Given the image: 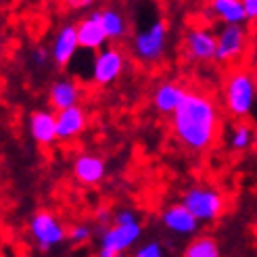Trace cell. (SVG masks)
<instances>
[{"mask_svg":"<svg viewBox=\"0 0 257 257\" xmlns=\"http://www.w3.org/2000/svg\"><path fill=\"white\" fill-rule=\"evenodd\" d=\"M172 115V132L188 151H207L220 132V113L215 100L197 90H186Z\"/></svg>","mask_w":257,"mask_h":257,"instance_id":"1","label":"cell"},{"mask_svg":"<svg viewBox=\"0 0 257 257\" xmlns=\"http://www.w3.org/2000/svg\"><path fill=\"white\" fill-rule=\"evenodd\" d=\"M224 107L236 119H245L255 107V75L249 67H232L224 80Z\"/></svg>","mask_w":257,"mask_h":257,"instance_id":"2","label":"cell"},{"mask_svg":"<svg viewBox=\"0 0 257 257\" xmlns=\"http://www.w3.org/2000/svg\"><path fill=\"white\" fill-rule=\"evenodd\" d=\"M182 205L199 224L217 222L226 213L228 203L220 190L207 186H192L182 195Z\"/></svg>","mask_w":257,"mask_h":257,"instance_id":"3","label":"cell"},{"mask_svg":"<svg viewBox=\"0 0 257 257\" xmlns=\"http://www.w3.org/2000/svg\"><path fill=\"white\" fill-rule=\"evenodd\" d=\"M30 234L36 240V245L40 251H50L53 247L61 245L67 238V230L63 228L61 220L50 213V211H38L30 220Z\"/></svg>","mask_w":257,"mask_h":257,"instance_id":"4","label":"cell"},{"mask_svg":"<svg viewBox=\"0 0 257 257\" xmlns=\"http://www.w3.org/2000/svg\"><path fill=\"white\" fill-rule=\"evenodd\" d=\"M249 36L240 23H228L215 38V53L213 59L217 63H236L247 53Z\"/></svg>","mask_w":257,"mask_h":257,"instance_id":"5","label":"cell"},{"mask_svg":"<svg viewBox=\"0 0 257 257\" xmlns=\"http://www.w3.org/2000/svg\"><path fill=\"white\" fill-rule=\"evenodd\" d=\"M140 234H143V226L138 224V220L130 224H113L102 234L98 257H115L125 253L140 238Z\"/></svg>","mask_w":257,"mask_h":257,"instance_id":"6","label":"cell"},{"mask_svg":"<svg viewBox=\"0 0 257 257\" xmlns=\"http://www.w3.org/2000/svg\"><path fill=\"white\" fill-rule=\"evenodd\" d=\"M165 36H168V25H165V21H155L147 32H140L134 38V55L145 63L157 61L163 55Z\"/></svg>","mask_w":257,"mask_h":257,"instance_id":"7","label":"cell"},{"mask_svg":"<svg viewBox=\"0 0 257 257\" xmlns=\"http://www.w3.org/2000/svg\"><path fill=\"white\" fill-rule=\"evenodd\" d=\"M125 65V57L117 46H111L100 50L94 59L92 65V80L98 86H109L111 82H115L121 75Z\"/></svg>","mask_w":257,"mask_h":257,"instance_id":"8","label":"cell"},{"mask_svg":"<svg viewBox=\"0 0 257 257\" xmlns=\"http://www.w3.org/2000/svg\"><path fill=\"white\" fill-rule=\"evenodd\" d=\"M88 123V115L80 105H71L67 109H61L55 115L57 125V140H73L84 132Z\"/></svg>","mask_w":257,"mask_h":257,"instance_id":"9","label":"cell"},{"mask_svg":"<svg viewBox=\"0 0 257 257\" xmlns=\"http://www.w3.org/2000/svg\"><path fill=\"white\" fill-rule=\"evenodd\" d=\"M161 222L168 230H172L174 234H180V236H192L199 230V222L192 217V213L182 203H176L165 209L161 215Z\"/></svg>","mask_w":257,"mask_h":257,"instance_id":"10","label":"cell"},{"mask_svg":"<svg viewBox=\"0 0 257 257\" xmlns=\"http://www.w3.org/2000/svg\"><path fill=\"white\" fill-rule=\"evenodd\" d=\"M184 50L192 61H211L215 53V36L203 28L190 30L184 40Z\"/></svg>","mask_w":257,"mask_h":257,"instance_id":"11","label":"cell"},{"mask_svg":"<svg viewBox=\"0 0 257 257\" xmlns=\"http://www.w3.org/2000/svg\"><path fill=\"white\" fill-rule=\"evenodd\" d=\"M105 174H107L105 159L98 155H82L73 163V176L86 186L98 184L100 180L105 178Z\"/></svg>","mask_w":257,"mask_h":257,"instance_id":"12","label":"cell"},{"mask_svg":"<svg viewBox=\"0 0 257 257\" xmlns=\"http://www.w3.org/2000/svg\"><path fill=\"white\" fill-rule=\"evenodd\" d=\"M30 134L38 145L50 147L57 143L55 115L50 111H34L30 115Z\"/></svg>","mask_w":257,"mask_h":257,"instance_id":"13","label":"cell"},{"mask_svg":"<svg viewBox=\"0 0 257 257\" xmlns=\"http://www.w3.org/2000/svg\"><path fill=\"white\" fill-rule=\"evenodd\" d=\"M75 38H78V48H86V50H98L105 46L107 36L102 32L100 23L96 19V13H92L88 19L80 21L75 25Z\"/></svg>","mask_w":257,"mask_h":257,"instance_id":"14","label":"cell"},{"mask_svg":"<svg viewBox=\"0 0 257 257\" xmlns=\"http://www.w3.org/2000/svg\"><path fill=\"white\" fill-rule=\"evenodd\" d=\"M184 92H186L184 86H180L176 82H165L155 90V94H153V105H155V109L159 113L170 115L178 107V102L182 100Z\"/></svg>","mask_w":257,"mask_h":257,"instance_id":"15","label":"cell"},{"mask_svg":"<svg viewBox=\"0 0 257 257\" xmlns=\"http://www.w3.org/2000/svg\"><path fill=\"white\" fill-rule=\"evenodd\" d=\"M75 50H78V38H75V25H65L59 36H57V40H55V48H53V57L57 61V65L61 67H67L73 55H75Z\"/></svg>","mask_w":257,"mask_h":257,"instance_id":"16","label":"cell"},{"mask_svg":"<svg viewBox=\"0 0 257 257\" xmlns=\"http://www.w3.org/2000/svg\"><path fill=\"white\" fill-rule=\"evenodd\" d=\"M78 100H80V86L71 80H59L50 88V105L57 111L78 105Z\"/></svg>","mask_w":257,"mask_h":257,"instance_id":"17","label":"cell"},{"mask_svg":"<svg viewBox=\"0 0 257 257\" xmlns=\"http://www.w3.org/2000/svg\"><path fill=\"white\" fill-rule=\"evenodd\" d=\"M96 19L100 23L102 32H105L107 40H119V38L125 36V19L119 11L113 9H105V11H94Z\"/></svg>","mask_w":257,"mask_h":257,"instance_id":"18","label":"cell"},{"mask_svg":"<svg viewBox=\"0 0 257 257\" xmlns=\"http://www.w3.org/2000/svg\"><path fill=\"white\" fill-rule=\"evenodd\" d=\"M211 11L226 23H242L247 19L242 0H211Z\"/></svg>","mask_w":257,"mask_h":257,"instance_id":"19","label":"cell"},{"mask_svg":"<svg viewBox=\"0 0 257 257\" xmlns=\"http://www.w3.org/2000/svg\"><path fill=\"white\" fill-rule=\"evenodd\" d=\"M184 257H222V251L213 236H195L186 245Z\"/></svg>","mask_w":257,"mask_h":257,"instance_id":"20","label":"cell"},{"mask_svg":"<svg viewBox=\"0 0 257 257\" xmlns=\"http://www.w3.org/2000/svg\"><path fill=\"white\" fill-rule=\"evenodd\" d=\"M255 140V130L247 123V121H240L232 127L230 132V147L234 151H247Z\"/></svg>","mask_w":257,"mask_h":257,"instance_id":"21","label":"cell"},{"mask_svg":"<svg viewBox=\"0 0 257 257\" xmlns=\"http://www.w3.org/2000/svg\"><path fill=\"white\" fill-rule=\"evenodd\" d=\"M134 257H165V253H163V247L157 240H151V242H147V245L140 247L134 253Z\"/></svg>","mask_w":257,"mask_h":257,"instance_id":"22","label":"cell"},{"mask_svg":"<svg viewBox=\"0 0 257 257\" xmlns=\"http://www.w3.org/2000/svg\"><path fill=\"white\" fill-rule=\"evenodd\" d=\"M90 234H92V232H90V228L86 224H78V226L69 228V238L73 242H86L90 238Z\"/></svg>","mask_w":257,"mask_h":257,"instance_id":"23","label":"cell"},{"mask_svg":"<svg viewBox=\"0 0 257 257\" xmlns=\"http://www.w3.org/2000/svg\"><path fill=\"white\" fill-rule=\"evenodd\" d=\"M136 222V213L132 209H121L113 215V224H130Z\"/></svg>","mask_w":257,"mask_h":257,"instance_id":"24","label":"cell"},{"mask_svg":"<svg viewBox=\"0 0 257 257\" xmlns=\"http://www.w3.org/2000/svg\"><path fill=\"white\" fill-rule=\"evenodd\" d=\"M242 9H245V17L255 19L257 17V0H242Z\"/></svg>","mask_w":257,"mask_h":257,"instance_id":"25","label":"cell"},{"mask_svg":"<svg viewBox=\"0 0 257 257\" xmlns=\"http://www.w3.org/2000/svg\"><path fill=\"white\" fill-rule=\"evenodd\" d=\"M65 3H67L71 9H84V7H88V5H92L94 0H65Z\"/></svg>","mask_w":257,"mask_h":257,"instance_id":"26","label":"cell"},{"mask_svg":"<svg viewBox=\"0 0 257 257\" xmlns=\"http://www.w3.org/2000/svg\"><path fill=\"white\" fill-rule=\"evenodd\" d=\"M98 220H100V222H105V224H107V222L111 220V215H109V211H100V213H98Z\"/></svg>","mask_w":257,"mask_h":257,"instance_id":"27","label":"cell"},{"mask_svg":"<svg viewBox=\"0 0 257 257\" xmlns=\"http://www.w3.org/2000/svg\"><path fill=\"white\" fill-rule=\"evenodd\" d=\"M36 61L38 63H44L46 61V53H44V50H38V53H36Z\"/></svg>","mask_w":257,"mask_h":257,"instance_id":"28","label":"cell"},{"mask_svg":"<svg viewBox=\"0 0 257 257\" xmlns=\"http://www.w3.org/2000/svg\"><path fill=\"white\" fill-rule=\"evenodd\" d=\"M115 257H125V255H123V253H119V255H115Z\"/></svg>","mask_w":257,"mask_h":257,"instance_id":"29","label":"cell"}]
</instances>
